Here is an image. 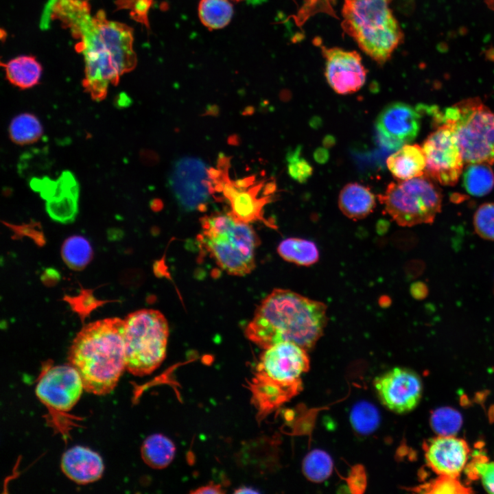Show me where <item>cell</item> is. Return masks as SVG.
<instances>
[{
	"instance_id": "obj_25",
	"label": "cell",
	"mask_w": 494,
	"mask_h": 494,
	"mask_svg": "<svg viewBox=\"0 0 494 494\" xmlns=\"http://www.w3.org/2000/svg\"><path fill=\"white\" fill-rule=\"evenodd\" d=\"M491 165L484 163H468L462 172V183L466 191L481 197L494 187V173Z\"/></svg>"
},
{
	"instance_id": "obj_30",
	"label": "cell",
	"mask_w": 494,
	"mask_h": 494,
	"mask_svg": "<svg viewBox=\"0 0 494 494\" xmlns=\"http://www.w3.org/2000/svg\"><path fill=\"white\" fill-rule=\"evenodd\" d=\"M379 415L377 408L366 401H360L353 406L351 412V423L359 433L369 434L378 426Z\"/></svg>"
},
{
	"instance_id": "obj_39",
	"label": "cell",
	"mask_w": 494,
	"mask_h": 494,
	"mask_svg": "<svg viewBox=\"0 0 494 494\" xmlns=\"http://www.w3.org/2000/svg\"><path fill=\"white\" fill-rule=\"evenodd\" d=\"M257 492L258 491L248 486L241 487L235 491L236 493H255Z\"/></svg>"
},
{
	"instance_id": "obj_3",
	"label": "cell",
	"mask_w": 494,
	"mask_h": 494,
	"mask_svg": "<svg viewBox=\"0 0 494 494\" xmlns=\"http://www.w3.org/2000/svg\"><path fill=\"white\" fill-rule=\"evenodd\" d=\"M124 320L110 318L85 325L73 339L69 364L80 375L86 391L111 392L126 370Z\"/></svg>"
},
{
	"instance_id": "obj_32",
	"label": "cell",
	"mask_w": 494,
	"mask_h": 494,
	"mask_svg": "<svg viewBox=\"0 0 494 494\" xmlns=\"http://www.w3.org/2000/svg\"><path fill=\"white\" fill-rule=\"evenodd\" d=\"M473 224L479 237L494 241V202H486L478 208L473 215Z\"/></svg>"
},
{
	"instance_id": "obj_16",
	"label": "cell",
	"mask_w": 494,
	"mask_h": 494,
	"mask_svg": "<svg viewBox=\"0 0 494 494\" xmlns=\"http://www.w3.org/2000/svg\"><path fill=\"white\" fill-rule=\"evenodd\" d=\"M375 127L381 142L397 150L418 135L420 115L407 104L394 102L380 112Z\"/></svg>"
},
{
	"instance_id": "obj_18",
	"label": "cell",
	"mask_w": 494,
	"mask_h": 494,
	"mask_svg": "<svg viewBox=\"0 0 494 494\" xmlns=\"http://www.w3.org/2000/svg\"><path fill=\"white\" fill-rule=\"evenodd\" d=\"M60 468L65 476L78 484H87L99 480L104 471L101 456L83 446H74L62 456Z\"/></svg>"
},
{
	"instance_id": "obj_26",
	"label": "cell",
	"mask_w": 494,
	"mask_h": 494,
	"mask_svg": "<svg viewBox=\"0 0 494 494\" xmlns=\"http://www.w3.org/2000/svg\"><path fill=\"white\" fill-rule=\"evenodd\" d=\"M198 16L201 23L209 30L226 27L233 15V8L228 0H200Z\"/></svg>"
},
{
	"instance_id": "obj_33",
	"label": "cell",
	"mask_w": 494,
	"mask_h": 494,
	"mask_svg": "<svg viewBox=\"0 0 494 494\" xmlns=\"http://www.w3.org/2000/svg\"><path fill=\"white\" fill-rule=\"evenodd\" d=\"M427 492L434 493H467V488L460 483L456 478L440 475L430 484Z\"/></svg>"
},
{
	"instance_id": "obj_11",
	"label": "cell",
	"mask_w": 494,
	"mask_h": 494,
	"mask_svg": "<svg viewBox=\"0 0 494 494\" xmlns=\"http://www.w3.org/2000/svg\"><path fill=\"white\" fill-rule=\"evenodd\" d=\"M83 390L80 375L68 364L45 367L39 376L35 392L49 412L61 415L75 406Z\"/></svg>"
},
{
	"instance_id": "obj_31",
	"label": "cell",
	"mask_w": 494,
	"mask_h": 494,
	"mask_svg": "<svg viewBox=\"0 0 494 494\" xmlns=\"http://www.w3.org/2000/svg\"><path fill=\"white\" fill-rule=\"evenodd\" d=\"M462 422L461 414L448 407L436 410L430 419L432 429L440 436H454L460 429Z\"/></svg>"
},
{
	"instance_id": "obj_40",
	"label": "cell",
	"mask_w": 494,
	"mask_h": 494,
	"mask_svg": "<svg viewBox=\"0 0 494 494\" xmlns=\"http://www.w3.org/2000/svg\"><path fill=\"white\" fill-rule=\"evenodd\" d=\"M215 106H209V110H207V113H206V114L215 115V112L217 113V112H218V110H217V109L215 110Z\"/></svg>"
},
{
	"instance_id": "obj_2",
	"label": "cell",
	"mask_w": 494,
	"mask_h": 494,
	"mask_svg": "<svg viewBox=\"0 0 494 494\" xmlns=\"http://www.w3.org/2000/svg\"><path fill=\"white\" fill-rule=\"evenodd\" d=\"M327 323L325 303L290 290L277 288L259 305L245 334L263 349L288 341L307 351L322 336Z\"/></svg>"
},
{
	"instance_id": "obj_1",
	"label": "cell",
	"mask_w": 494,
	"mask_h": 494,
	"mask_svg": "<svg viewBox=\"0 0 494 494\" xmlns=\"http://www.w3.org/2000/svg\"><path fill=\"white\" fill-rule=\"evenodd\" d=\"M50 14L80 40L76 50L84 60L83 87L93 99L103 100L109 85H117L137 65L132 28L108 20L103 10L91 16L84 0H54Z\"/></svg>"
},
{
	"instance_id": "obj_27",
	"label": "cell",
	"mask_w": 494,
	"mask_h": 494,
	"mask_svg": "<svg viewBox=\"0 0 494 494\" xmlns=\"http://www.w3.org/2000/svg\"><path fill=\"white\" fill-rule=\"evenodd\" d=\"M11 140L19 145H27L37 141L43 135V128L38 118L30 113L15 116L9 126Z\"/></svg>"
},
{
	"instance_id": "obj_9",
	"label": "cell",
	"mask_w": 494,
	"mask_h": 494,
	"mask_svg": "<svg viewBox=\"0 0 494 494\" xmlns=\"http://www.w3.org/2000/svg\"><path fill=\"white\" fill-rule=\"evenodd\" d=\"M264 350L253 377L298 393L301 390V376L309 368L307 350L288 341Z\"/></svg>"
},
{
	"instance_id": "obj_41",
	"label": "cell",
	"mask_w": 494,
	"mask_h": 494,
	"mask_svg": "<svg viewBox=\"0 0 494 494\" xmlns=\"http://www.w3.org/2000/svg\"><path fill=\"white\" fill-rule=\"evenodd\" d=\"M234 1H242V0H234Z\"/></svg>"
},
{
	"instance_id": "obj_14",
	"label": "cell",
	"mask_w": 494,
	"mask_h": 494,
	"mask_svg": "<svg viewBox=\"0 0 494 494\" xmlns=\"http://www.w3.org/2000/svg\"><path fill=\"white\" fill-rule=\"evenodd\" d=\"M322 52L325 60V78L336 93H353L362 87L367 71L358 52L337 47H322Z\"/></svg>"
},
{
	"instance_id": "obj_19",
	"label": "cell",
	"mask_w": 494,
	"mask_h": 494,
	"mask_svg": "<svg viewBox=\"0 0 494 494\" xmlns=\"http://www.w3.org/2000/svg\"><path fill=\"white\" fill-rule=\"evenodd\" d=\"M222 183V192L231 204V214L234 218L245 223L262 219L263 208L270 198V196L257 198L263 187L262 183L248 189H239L229 179L228 174L223 178Z\"/></svg>"
},
{
	"instance_id": "obj_36",
	"label": "cell",
	"mask_w": 494,
	"mask_h": 494,
	"mask_svg": "<svg viewBox=\"0 0 494 494\" xmlns=\"http://www.w3.org/2000/svg\"><path fill=\"white\" fill-rule=\"evenodd\" d=\"M191 493L196 494L213 493L219 494L224 493L221 486L218 484L209 483L192 491Z\"/></svg>"
},
{
	"instance_id": "obj_5",
	"label": "cell",
	"mask_w": 494,
	"mask_h": 494,
	"mask_svg": "<svg viewBox=\"0 0 494 494\" xmlns=\"http://www.w3.org/2000/svg\"><path fill=\"white\" fill-rule=\"evenodd\" d=\"M201 226V240L223 270L244 276L254 270L259 239L248 223L231 213H220L204 217Z\"/></svg>"
},
{
	"instance_id": "obj_12",
	"label": "cell",
	"mask_w": 494,
	"mask_h": 494,
	"mask_svg": "<svg viewBox=\"0 0 494 494\" xmlns=\"http://www.w3.org/2000/svg\"><path fill=\"white\" fill-rule=\"evenodd\" d=\"M374 387L382 405L397 414L416 408L423 389L420 376L412 369L403 367H395L377 376Z\"/></svg>"
},
{
	"instance_id": "obj_10",
	"label": "cell",
	"mask_w": 494,
	"mask_h": 494,
	"mask_svg": "<svg viewBox=\"0 0 494 494\" xmlns=\"http://www.w3.org/2000/svg\"><path fill=\"white\" fill-rule=\"evenodd\" d=\"M422 148L426 159L425 174L442 185H455L464 162L453 128L446 124L437 125Z\"/></svg>"
},
{
	"instance_id": "obj_29",
	"label": "cell",
	"mask_w": 494,
	"mask_h": 494,
	"mask_svg": "<svg viewBox=\"0 0 494 494\" xmlns=\"http://www.w3.org/2000/svg\"><path fill=\"white\" fill-rule=\"evenodd\" d=\"M333 462L325 451L316 449L309 452L303 462V471L311 481L322 482L331 475Z\"/></svg>"
},
{
	"instance_id": "obj_37",
	"label": "cell",
	"mask_w": 494,
	"mask_h": 494,
	"mask_svg": "<svg viewBox=\"0 0 494 494\" xmlns=\"http://www.w3.org/2000/svg\"><path fill=\"white\" fill-rule=\"evenodd\" d=\"M412 292L414 297L418 299H423L428 294V288L423 283H416L413 285Z\"/></svg>"
},
{
	"instance_id": "obj_13",
	"label": "cell",
	"mask_w": 494,
	"mask_h": 494,
	"mask_svg": "<svg viewBox=\"0 0 494 494\" xmlns=\"http://www.w3.org/2000/svg\"><path fill=\"white\" fill-rule=\"evenodd\" d=\"M204 162L186 157L176 162L169 183L180 206L187 211H203L204 202L215 192Z\"/></svg>"
},
{
	"instance_id": "obj_15",
	"label": "cell",
	"mask_w": 494,
	"mask_h": 494,
	"mask_svg": "<svg viewBox=\"0 0 494 494\" xmlns=\"http://www.w3.org/2000/svg\"><path fill=\"white\" fill-rule=\"evenodd\" d=\"M32 188L46 200V210L54 220L71 222L78 213L79 186L73 175L64 171L56 179L32 178Z\"/></svg>"
},
{
	"instance_id": "obj_4",
	"label": "cell",
	"mask_w": 494,
	"mask_h": 494,
	"mask_svg": "<svg viewBox=\"0 0 494 494\" xmlns=\"http://www.w3.org/2000/svg\"><path fill=\"white\" fill-rule=\"evenodd\" d=\"M392 0H344L342 28L372 60L382 65L403 39Z\"/></svg>"
},
{
	"instance_id": "obj_35",
	"label": "cell",
	"mask_w": 494,
	"mask_h": 494,
	"mask_svg": "<svg viewBox=\"0 0 494 494\" xmlns=\"http://www.w3.org/2000/svg\"><path fill=\"white\" fill-rule=\"evenodd\" d=\"M473 468L484 489L489 493H494V462H478Z\"/></svg>"
},
{
	"instance_id": "obj_8",
	"label": "cell",
	"mask_w": 494,
	"mask_h": 494,
	"mask_svg": "<svg viewBox=\"0 0 494 494\" xmlns=\"http://www.w3.org/2000/svg\"><path fill=\"white\" fill-rule=\"evenodd\" d=\"M427 175L391 183L378 196L386 212L401 226L432 224L441 211L440 189Z\"/></svg>"
},
{
	"instance_id": "obj_20",
	"label": "cell",
	"mask_w": 494,
	"mask_h": 494,
	"mask_svg": "<svg viewBox=\"0 0 494 494\" xmlns=\"http://www.w3.org/2000/svg\"><path fill=\"white\" fill-rule=\"evenodd\" d=\"M386 164L396 178L405 180L424 175L426 159L421 146L405 144L389 156Z\"/></svg>"
},
{
	"instance_id": "obj_23",
	"label": "cell",
	"mask_w": 494,
	"mask_h": 494,
	"mask_svg": "<svg viewBox=\"0 0 494 494\" xmlns=\"http://www.w3.org/2000/svg\"><path fill=\"white\" fill-rule=\"evenodd\" d=\"M176 447L167 436L155 434L149 436L143 443L141 453L144 462L154 469L167 467L174 458Z\"/></svg>"
},
{
	"instance_id": "obj_21",
	"label": "cell",
	"mask_w": 494,
	"mask_h": 494,
	"mask_svg": "<svg viewBox=\"0 0 494 494\" xmlns=\"http://www.w3.org/2000/svg\"><path fill=\"white\" fill-rule=\"evenodd\" d=\"M338 204L346 217L360 220L373 211L375 197L368 187L357 183H349L340 193Z\"/></svg>"
},
{
	"instance_id": "obj_28",
	"label": "cell",
	"mask_w": 494,
	"mask_h": 494,
	"mask_svg": "<svg viewBox=\"0 0 494 494\" xmlns=\"http://www.w3.org/2000/svg\"><path fill=\"white\" fill-rule=\"evenodd\" d=\"M61 255L70 268L79 270L85 268L90 262L93 250L86 239L80 235H73L63 243Z\"/></svg>"
},
{
	"instance_id": "obj_6",
	"label": "cell",
	"mask_w": 494,
	"mask_h": 494,
	"mask_svg": "<svg viewBox=\"0 0 494 494\" xmlns=\"http://www.w3.org/2000/svg\"><path fill=\"white\" fill-rule=\"evenodd\" d=\"M435 123L450 126L464 163L494 164V113L478 97L462 99L440 111L430 107Z\"/></svg>"
},
{
	"instance_id": "obj_17",
	"label": "cell",
	"mask_w": 494,
	"mask_h": 494,
	"mask_svg": "<svg viewBox=\"0 0 494 494\" xmlns=\"http://www.w3.org/2000/svg\"><path fill=\"white\" fill-rule=\"evenodd\" d=\"M469 448L455 436H438L425 445V457L430 467L440 475L457 478L465 467Z\"/></svg>"
},
{
	"instance_id": "obj_22",
	"label": "cell",
	"mask_w": 494,
	"mask_h": 494,
	"mask_svg": "<svg viewBox=\"0 0 494 494\" xmlns=\"http://www.w3.org/2000/svg\"><path fill=\"white\" fill-rule=\"evenodd\" d=\"M8 80L15 86L26 89L36 86L40 81L43 69L40 64L32 56H20L5 64Z\"/></svg>"
},
{
	"instance_id": "obj_34",
	"label": "cell",
	"mask_w": 494,
	"mask_h": 494,
	"mask_svg": "<svg viewBox=\"0 0 494 494\" xmlns=\"http://www.w3.org/2000/svg\"><path fill=\"white\" fill-rule=\"evenodd\" d=\"M288 172L290 175L299 182L305 181L311 174L312 169L307 162L298 158V150L287 155Z\"/></svg>"
},
{
	"instance_id": "obj_38",
	"label": "cell",
	"mask_w": 494,
	"mask_h": 494,
	"mask_svg": "<svg viewBox=\"0 0 494 494\" xmlns=\"http://www.w3.org/2000/svg\"><path fill=\"white\" fill-rule=\"evenodd\" d=\"M255 182L254 176H249L242 179H239L233 181L235 185L239 189H247L248 187L252 185Z\"/></svg>"
},
{
	"instance_id": "obj_7",
	"label": "cell",
	"mask_w": 494,
	"mask_h": 494,
	"mask_svg": "<svg viewBox=\"0 0 494 494\" xmlns=\"http://www.w3.org/2000/svg\"><path fill=\"white\" fill-rule=\"evenodd\" d=\"M126 370L134 376L151 374L166 356L169 325L158 310L142 309L124 320Z\"/></svg>"
},
{
	"instance_id": "obj_24",
	"label": "cell",
	"mask_w": 494,
	"mask_h": 494,
	"mask_svg": "<svg viewBox=\"0 0 494 494\" xmlns=\"http://www.w3.org/2000/svg\"><path fill=\"white\" fill-rule=\"evenodd\" d=\"M277 252L285 261L302 266H309L316 263L319 251L316 244L309 239L288 237L282 240Z\"/></svg>"
}]
</instances>
